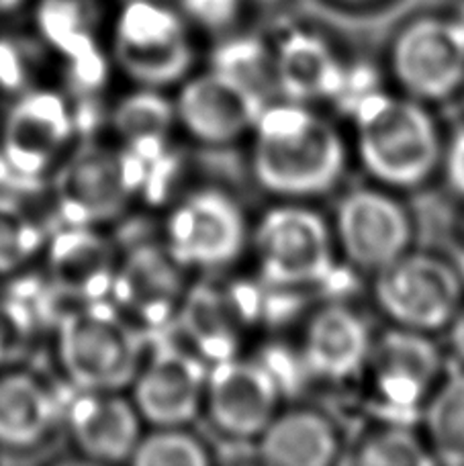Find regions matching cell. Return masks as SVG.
Segmentation results:
<instances>
[{"instance_id": "cell-5", "label": "cell", "mask_w": 464, "mask_h": 466, "mask_svg": "<svg viewBox=\"0 0 464 466\" xmlns=\"http://www.w3.org/2000/svg\"><path fill=\"white\" fill-rule=\"evenodd\" d=\"M377 301L399 328L429 334L450 323L462 287L449 264L428 254H401L377 272Z\"/></svg>"}, {"instance_id": "cell-26", "label": "cell", "mask_w": 464, "mask_h": 466, "mask_svg": "<svg viewBox=\"0 0 464 466\" xmlns=\"http://www.w3.org/2000/svg\"><path fill=\"white\" fill-rule=\"evenodd\" d=\"M429 451L436 462L464 464V372L434 390L426 410Z\"/></svg>"}, {"instance_id": "cell-15", "label": "cell", "mask_w": 464, "mask_h": 466, "mask_svg": "<svg viewBox=\"0 0 464 466\" xmlns=\"http://www.w3.org/2000/svg\"><path fill=\"white\" fill-rule=\"evenodd\" d=\"M372 377L380 399L395 410H409L424 399L440 370V352L426 334L399 328L370 346Z\"/></svg>"}, {"instance_id": "cell-28", "label": "cell", "mask_w": 464, "mask_h": 466, "mask_svg": "<svg viewBox=\"0 0 464 466\" xmlns=\"http://www.w3.org/2000/svg\"><path fill=\"white\" fill-rule=\"evenodd\" d=\"M41 246L37 221L21 203L0 195V274L19 270Z\"/></svg>"}, {"instance_id": "cell-27", "label": "cell", "mask_w": 464, "mask_h": 466, "mask_svg": "<svg viewBox=\"0 0 464 466\" xmlns=\"http://www.w3.org/2000/svg\"><path fill=\"white\" fill-rule=\"evenodd\" d=\"M250 90L267 103L270 88L278 86L275 54L256 37H231L215 49L213 68Z\"/></svg>"}, {"instance_id": "cell-25", "label": "cell", "mask_w": 464, "mask_h": 466, "mask_svg": "<svg viewBox=\"0 0 464 466\" xmlns=\"http://www.w3.org/2000/svg\"><path fill=\"white\" fill-rule=\"evenodd\" d=\"M180 319L185 334L193 339L198 352L213 362L234 358L237 344L234 315L219 290L198 285L182 301Z\"/></svg>"}, {"instance_id": "cell-23", "label": "cell", "mask_w": 464, "mask_h": 466, "mask_svg": "<svg viewBox=\"0 0 464 466\" xmlns=\"http://www.w3.org/2000/svg\"><path fill=\"white\" fill-rule=\"evenodd\" d=\"M338 434L323 415L287 411L275 415L258 436V454L275 466H326L336 461Z\"/></svg>"}, {"instance_id": "cell-33", "label": "cell", "mask_w": 464, "mask_h": 466, "mask_svg": "<svg viewBox=\"0 0 464 466\" xmlns=\"http://www.w3.org/2000/svg\"><path fill=\"white\" fill-rule=\"evenodd\" d=\"M446 172H449V180L452 188H457L460 195H464V129H460L454 136L452 144L449 147V156H446Z\"/></svg>"}, {"instance_id": "cell-36", "label": "cell", "mask_w": 464, "mask_h": 466, "mask_svg": "<svg viewBox=\"0 0 464 466\" xmlns=\"http://www.w3.org/2000/svg\"><path fill=\"white\" fill-rule=\"evenodd\" d=\"M346 3H370V0H346Z\"/></svg>"}, {"instance_id": "cell-17", "label": "cell", "mask_w": 464, "mask_h": 466, "mask_svg": "<svg viewBox=\"0 0 464 466\" xmlns=\"http://www.w3.org/2000/svg\"><path fill=\"white\" fill-rule=\"evenodd\" d=\"M180 264L168 249L137 246L115 272L111 295L119 309L147 326L170 319L182 293Z\"/></svg>"}, {"instance_id": "cell-4", "label": "cell", "mask_w": 464, "mask_h": 466, "mask_svg": "<svg viewBox=\"0 0 464 466\" xmlns=\"http://www.w3.org/2000/svg\"><path fill=\"white\" fill-rule=\"evenodd\" d=\"M113 49L119 68L147 88L172 85L193 64L185 15L164 0H123Z\"/></svg>"}, {"instance_id": "cell-8", "label": "cell", "mask_w": 464, "mask_h": 466, "mask_svg": "<svg viewBox=\"0 0 464 466\" xmlns=\"http://www.w3.org/2000/svg\"><path fill=\"white\" fill-rule=\"evenodd\" d=\"M264 277L277 285H309L331 270V233L319 215L301 207H280L264 215L256 229Z\"/></svg>"}, {"instance_id": "cell-18", "label": "cell", "mask_w": 464, "mask_h": 466, "mask_svg": "<svg viewBox=\"0 0 464 466\" xmlns=\"http://www.w3.org/2000/svg\"><path fill=\"white\" fill-rule=\"evenodd\" d=\"M47 262L55 287L80 299L95 301L111 293L117 262L109 241L88 226L57 231L47 249Z\"/></svg>"}, {"instance_id": "cell-12", "label": "cell", "mask_w": 464, "mask_h": 466, "mask_svg": "<svg viewBox=\"0 0 464 466\" xmlns=\"http://www.w3.org/2000/svg\"><path fill=\"white\" fill-rule=\"evenodd\" d=\"M209 370L195 354L157 348L136 377V410L156 428L185 426L201 410Z\"/></svg>"}, {"instance_id": "cell-21", "label": "cell", "mask_w": 464, "mask_h": 466, "mask_svg": "<svg viewBox=\"0 0 464 466\" xmlns=\"http://www.w3.org/2000/svg\"><path fill=\"white\" fill-rule=\"evenodd\" d=\"M278 88L295 103L342 93L346 74L331 47L309 31H291L275 52Z\"/></svg>"}, {"instance_id": "cell-22", "label": "cell", "mask_w": 464, "mask_h": 466, "mask_svg": "<svg viewBox=\"0 0 464 466\" xmlns=\"http://www.w3.org/2000/svg\"><path fill=\"white\" fill-rule=\"evenodd\" d=\"M303 352L313 372L326 379H346L368 360V329L354 311L328 307L309 321Z\"/></svg>"}, {"instance_id": "cell-30", "label": "cell", "mask_w": 464, "mask_h": 466, "mask_svg": "<svg viewBox=\"0 0 464 466\" xmlns=\"http://www.w3.org/2000/svg\"><path fill=\"white\" fill-rule=\"evenodd\" d=\"M358 462L367 466H421L436 461L416 434L395 426L364 440L358 448Z\"/></svg>"}, {"instance_id": "cell-16", "label": "cell", "mask_w": 464, "mask_h": 466, "mask_svg": "<svg viewBox=\"0 0 464 466\" xmlns=\"http://www.w3.org/2000/svg\"><path fill=\"white\" fill-rule=\"evenodd\" d=\"M66 418L78 451L93 461H127L142 438V415L119 390H80Z\"/></svg>"}, {"instance_id": "cell-19", "label": "cell", "mask_w": 464, "mask_h": 466, "mask_svg": "<svg viewBox=\"0 0 464 466\" xmlns=\"http://www.w3.org/2000/svg\"><path fill=\"white\" fill-rule=\"evenodd\" d=\"M95 21L93 0H37L35 23L41 37L68 60L74 78L85 86L101 85L105 78Z\"/></svg>"}, {"instance_id": "cell-31", "label": "cell", "mask_w": 464, "mask_h": 466, "mask_svg": "<svg viewBox=\"0 0 464 466\" xmlns=\"http://www.w3.org/2000/svg\"><path fill=\"white\" fill-rule=\"evenodd\" d=\"M244 0H178L180 13L209 31L227 29L237 21Z\"/></svg>"}, {"instance_id": "cell-11", "label": "cell", "mask_w": 464, "mask_h": 466, "mask_svg": "<svg viewBox=\"0 0 464 466\" xmlns=\"http://www.w3.org/2000/svg\"><path fill=\"white\" fill-rule=\"evenodd\" d=\"M205 403L223 434L258 438L277 415L278 385L262 364L226 358L207 374Z\"/></svg>"}, {"instance_id": "cell-7", "label": "cell", "mask_w": 464, "mask_h": 466, "mask_svg": "<svg viewBox=\"0 0 464 466\" xmlns=\"http://www.w3.org/2000/svg\"><path fill=\"white\" fill-rule=\"evenodd\" d=\"M391 64L409 95L428 101L452 95L464 80V19H413L395 39Z\"/></svg>"}, {"instance_id": "cell-29", "label": "cell", "mask_w": 464, "mask_h": 466, "mask_svg": "<svg viewBox=\"0 0 464 466\" xmlns=\"http://www.w3.org/2000/svg\"><path fill=\"white\" fill-rule=\"evenodd\" d=\"M131 462L137 466H203L209 462V454L180 426L157 428L154 434L139 438Z\"/></svg>"}, {"instance_id": "cell-3", "label": "cell", "mask_w": 464, "mask_h": 466, "mask_svg": "<svg viewBox=\"0 0 464 466\" xmlns=\"http://www.w3.org/2000/svg\"><path fill=\"white\" fill-rule=\"evenodd\" d=\"M356 129L364 166L387 185H419L440 156L432 116L403 98L362 96L356 105Z\"/></svg>"}, {"instance_id": "cell-34", "label": "cell", "mask_w": 464, "mask_h": 466, "mask_svg": "<svg viewBox=\"0 0 464 466\" xmlns=\"http://www.w3.org/2000/svg\"><path fill=\"white\" fill-rule=\"evenodd\" d=\"M450 344L454 354L459 356V360L464 364V303L459 307V311L454 313L450 319Z\"/></svg>"}, {"instance_id": "cell-14", "label": "cell", "mask_w": 464, "mask_h": 466, "mask_svg": "<svg viewBox=\"0 0 464 466\" xmlns=\"http://www.w3.org/2000/svg\"><path fill=\"white\" fill-rule=\"evenodd\" d=\"M264 106L260 96L211 70L180 90L177 116L197 139L227 144L254 127Z\"/></svg>"}, {"instance_id": "cell-1", "label": "cell", "mask_w": 464, "mask_h": 466, "mask_svg": "<svg viewBox=\"0 0 464 466\" xmlns=\"http://www.w3.org/2000/svg\"><path fill=\"white\" fill-rule=\"evenodd\" d=\"M254 131L256 178L272 193L318 195L342 174V139L328 121L301 103L267 105Z\"/></svg>"}, {"instance_id": "cell-10", "label": "cell", "mask_w": 464, "mask_h": 466, "mask_svg": "<svg viewBox=\"0 0 464 466\" xmlns=\"http://www.w3.org/2000/svg\"><path fill=\"white\" fill-rule=\"evenodd\" d=\"M74 133L70 106L54 90H29L8 111L3 127V157L21 178H37L52 168Z\"/></svg>"}, {"instance_id": "cell-24", "label": "cell", "mask_w": 464, "mask_h": 466, "mask_svg": "<svg viewBox=\"0 0 464 466\" xmlns=\"http://www.w3.org/2000/svg\"><path fill=\"white\" fill-rule=\"evenodd\" d=\"M177 119V106L157 93V88L137 90L121 98L113 111V127L127 149L142 160L156 157L164 149L166 137Z\"/></svg>"}, {"instance_id": "cell-6", "label": "cell", "mask_w": 464, "mask_h": 466, "mask_svg": "<svg viewBox=\"0 0 464 466\" xmlns=\"http://www.w3.org/2000/svg\"><path fill=\"white\" fill-rule=\"evenodd\" d=\"M144 177V160L131 149L126 154L101 146L82 149L60 178L64 218L70 226L88 228L119 218Z\"/></svg>"}, {"instance_id": "cell-35", "label": "cell", "mask_w": 464, "mask_h": 466, "mask_svg": "<svg viewBox=\"0 0 464 466\" xmlns=\"http://www.w3.org/2000/svg\"><path fill=\"white\" fill-rule=\"evenodd\" d=\"M27 3H29V0H0V15L16 13L19 8H23Z\"/></svg>"}, {"instance_id": "cell-20", "label": "cell", "mask_w": 464, "mask_h": 466, "mask_svg": "<svg viewBox=\"0 0 464 466\" xmlns=\"http://www.w3.org/2000/svg\"><path fill=\"white\" fill-rule=\"evenodd\" d=\"M60 420L55 397L37 377L23 370L0 374V448L35 451Z\"/></svg>"}, {"instance_id": "cell-32", "label": "cell", "mask_w": 464, "mask_h": 466, "mask_svg": "<svg viewBox=\"0 0 464 466\" xmlns=\"http://www.w3.org/2000/svg\"><path fill=\"white\" fill-rule=\"evenodd\" d=\"M27 57L15 39H0V86L19 90L27 82Z\"/></svg>"}, {"instance_id": "cell-9", "label": "cell", "mask_w": 464, "mask_h": 466, "mask_svg": "<svg viewBox=\"0 0 464 466\" xmlns=\"http://www.w3.org/2000/svg\"><path fill=\"white\" fill-rule=\"evenodd\" d=\"M168 252L180 266H223L237 258L246 241L239 207L219 190H201L182 201L166 223Z\"/></svg>"}, {"instance_id": "cell-13", "label": "cell", "mask_w": 464, "mask_h": 466, "mask_svg": "<svg viewBox=\"0 0 464 466\" xmlns=\"http://www.w3.org/2000/svg\"><path fill=\"white\" fill-rule=\"evenodd\" d=\"M336 233L344 254L356 266L378 272L408 252L411 228L391 197L354 190L338 207Z\"/></svg>"}, {"instance_id": "cell-2", "label": "cell", "mask_w": 464, "mask_h": 466, "mask_svg": "<svg viewBox=\"0 0 464 466\" xmlns=\"http://www.w3.org/2000/svg\"><path fill=\"white\" fill-rule=\"evenodd\" d=\"M144 342L105 299L82 301L57 326V358L78 390H119L136 380Z\"/></svg>"}]
</instances>
